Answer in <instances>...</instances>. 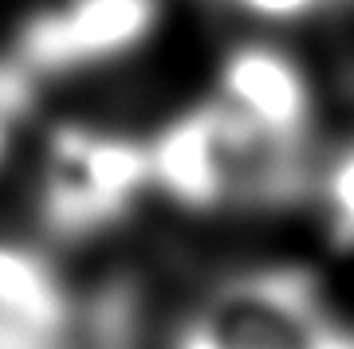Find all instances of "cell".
<instances>
[{"instance_id":"obj_9","label":"cell","mask_w":354,"mask_h":349,"mask_svg":"<svg viewBox=\"0 0 354 349\" xmlns=\"http://www.w3.org/2000/svg\"><path fill=\"white\" fill-rule=\"evenodd\" d=\"M8 118H12V106L0 99V161H4V153H8Z\"/></svg>"},{"instance_id":"obj_2","label":"cell","mask_w":354,"mask_h":349,"mask_svg":"<svg viewBox=\"0 0 354 349\" xmlns=\"http://www.w3.org/2000/svg\"><path fill=\"white\" fill-rule=\"evenodd\" d=\"M162 20V0H44L20 20L16 59L32 75H71L138 51Z\"/></svg>"},{"instance_id":"obj_4","label":"cell","mask_w":354,"mask_h":349,"mask_svg":"<svg viewBox=\"0 0 354 349\" xmlns=\"http://www.w3.org/2000/svg\"><path fill=\"white\" fill-rule=\"evenodd\" d=\"M0 322L48 341L64 326V283L36 251L0 239Z\"/></svg>"},{"instance_id":"obj_1","label":"cell","mask_w":354,"mask_h":349,"mask_svg":"<svg viewBox=\"0 0 354 349\" xmlns=\"http://www.w3.org/2000/svg\"><path fill=\"white\" fill-rule=\"evenodd\" d=\"M150 188V153L127 134L59 126L39 169V212L59 236H91L130 212Z\"/></svg>"},{"instance_id":"obj_7","label":"cell","mask_w":354,"mask_h":349,"mask_svg":"<svg viewBox=\"0 0 354 349\" xmlns=\"http://www.w3.org/2000/svg\"><path fill=\"white\" fill-rule=\"evenodd\" d=\"M174 349H232V346H228L225 330L216 326V318H193L177 330Z\"/></svg>"},{"instance_id":"obj_5","label":"cell","mask_w":354,"mask_h":349,"mask_svg":"<svg viewBox=\"0 0 354 349\" xmlns=\"http://www.w3.org/2000/svg\"><path fill=\"white\" fill-rule=\"evenodd\" d=\"M319 204L327 224L335 228V236L354 248V141L339 146L327 157V165L319 169Z\"/></svg>"},{"instance_id":"obj_6","label":"cell","mask_w":354,"mask_h":349,"mask_svg":"<svg viewBox=\"0 0 354 349\" xmlns=\"http://www.w3.org/2000/svg\"><path fill=\"white\" fill-rule=\"evenodd\" d=\"M225 8H232L236 16L244 20H256V24H304L311 16L327 12L330 4H339V0H221Z\"/></svg>"},{"instance_id":"obj_8","label":"cell","mask_w":354,"mask_h":349,"mask_svg":"<svg viewBox=\"0 0 354 349\" xmlns=\"http://www.w3.org/2000/svg\"><path fill=\"white\" fill-rule=\"evenodd\" d=\"M304 349H354V334L351 330H339V326H330V322H323L315 334L307 337Z\"/></svg>"},{"instance_id":"obj_3","label":"cell","mask_w":354,"mask_h":349,"mask_svg":"<svg viewBox=\"0 0 354 349\" xmlns=\"http://www.w3.org/2000/svg\"><path fill=\"white\" fill-rule=\"evenodd\" d=\"M216 102L283 150H304L319 118L311 71L295 51L272 39H241L221 55Z\"/></svg>"}]
</instances>
